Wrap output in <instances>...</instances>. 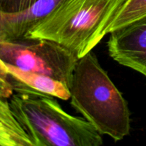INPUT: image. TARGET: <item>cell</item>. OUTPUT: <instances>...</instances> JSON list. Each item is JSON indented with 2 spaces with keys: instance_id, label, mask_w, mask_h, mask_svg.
<instances>
[{
  "instance_id": "cell-1",
  "label": "cell",
  "mask_w": 146,
  "mask_h": 146,
  "mask_svg": "<svg viewBox=\"0 0 146 146\" xmlns=\"http://www.w3.org/2000/svg\"><path fill=\"white\" fill-rule=\"evenodd\" d=\"M68 88L71 106L101 135L115 142L129 135L127 102L92 51L78 59Z\"/></svg>"
},
{
  "instance_id": "cell-2",
  "label": "cell",
  "mask_w": 146,
  "mask_h": 146,
  "mask_svg": "<svg viewBox=\"0 0 146 146\" xmlns=\"http://www.w3.org/2000/svg\"><path fill=\"white\" fill-rule=\"evenodd\" d=\"M9 105L34 146H100L101 134L85 118L66 112L54 96L13 86Z\"/></svg>"
},
{
  "instance_id": "cell-3",
  "label": "cell",
  "mask_w": 146,
  "mask_h": 146,
  "mask_svg": "<svg viewBox=\"0 0 146 146\" xmlns=\"http://www.w3.org/2000/svg\"><path fill=\"white\" fill-rule=\"evenodd\" d=\"M125 1L66 0L26 37L55 41L80 58L106 35Z\"/></svg>"
},
{
  "instance_id": "cell-4",
  "label": "cell",
  "mask_w": 146,
  "mask_h": 146,
  "mask_svg": "<svg viewBox=\"0 0 146 146\" xmlns=\"http://www.w3.org/2000/svg\"><path fill=\"white\" fill-rule=\"evenodd\" d=\"M0 59L4 64L48 76L68 86L78 58L55 41L26 37L0 41Z\"/></svg>"
},
{
  "instance_id": "cell-5",
  "label": "cell",
  "mask_w": 146,
  "mask_h": 146,
  "mask_svg": "<svg viewBox=\"0 0 146 146\" xmlns=\"http://www.w3.org/2000/svg\"><path fill=\"white\" fill-rule=\"evenodd\" d=\"M107 47L114 61L146 77V15L110 33Z\"/></svg>"
},
{
  "instance_id": "cell-6",
  "label": "cell",
  "mask_w": 146,
  "mask_h": 146,
  "mask_svg": "<svg viewBox=\"0 0 146 146\" xmlns=\"http://www.w3.org/2000/svg\"><path fill=\"white\" fill-rule=\"evenodd\" d=\"M66 0H38L23 11H0V41H15L41 24Z\"/></svg>"
},
{
  "instance_id": "cell-7",
  "label": "cell",
  "mask_w": 146,
  "mask_h": 146,
  "mask_svg": "<svg viewBox=\"0 0 146 146\" xmlns=\"http://www.w3.org/2000/svg\"><path fill=\"white\" fill-rule=\"evenodd\" d=\"M4 65L8 71L12 87H22L64 101L71 98L69 88L62 81L38 73L24 71L11 65Z\"/></svg>"
},
{
  "instance_id": "cell-8",
  "label": "cell",
  "mask_w": 146,
  "mask_h": 146,
  "mask_svg": "<svg viewBox=\"0 0 146 146\" xmlns=\"http://www.w3.org/2000/svg\"><path fill=\"white\" fill-rule=\"evenodd\" d=\"M146 15V0H126L106 30V34Z\"/></svg>"
},
{
  "instance_id": "cell-9",
  "label": "cell",
  "mask_w": 146,
  "mask_h": 146,
  "mask_svg": "<svg viewBox=\"0 0 146 146\" xmlns=\"http://www.w3.org/2000/svg\"><path fill=\"white\" fill-rule=\"evenodd\" d=\"M0 146H34L27 133L0 122Z\"/></svg>"
},
{
  "instance_id": "cell-10",
  "label": "cell",
  "mask_w": 146,
  "mask_h": 146,
  "mask_svg": "<svg viewBox=\"0 0 146 146\" xmlns=\"http://www.w3.org/2000/svg\"><path fill=\"white\" fill-rule=\"evenodd\" d=\"M0 122L17 131H24L14 117L9 102L7 98L0 97Z\"/></svg>"
},
{
  "instance_id": "cell-11",
  "label": "cell",
  "mask_w": 146,
  "mask_h": 146,
  "mask_svg": "<svg viewBox=\"0 0 146 146\" xmlns=\"http://www.w3.org/2000/svg\"><path fill=\"white\" fill-rule=\"evenodd\" d=\"M38 0H0V11L17 12L26 9Z\"/></svg>"
},
{
  "instance_id": "cell-12",
  "label": "cell",
  "mask_w": 146,
  "mask_h": 146,
  "mask_svg": "<svg viewBox=\"0 0 146 146\" xmlns=\"http://www.w3.org/2000/svg\"><path fill=\"white\" fill-rule=\"evenodd\" d=\"M14 94L8 71L3 61L0 59V97L9 98Z\"/></svg>"
}]
</instances>
